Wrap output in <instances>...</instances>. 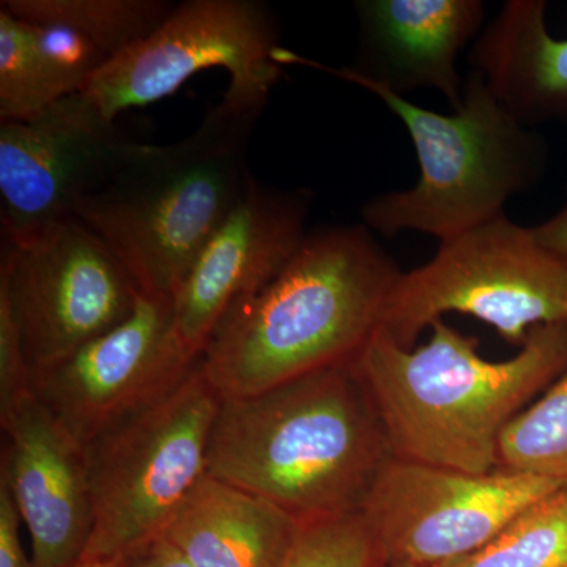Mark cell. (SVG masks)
Returning <instances> with one entry per match:
<instances>
[{"instance_id":"1","label":"cell","mask_w":567,"mask_h":567,"mask_svg":"<svg viewBox=\"0 0 567 567\" xmlns=\"http://www.w3.org/2000/svg\"><path fill=\"white\" fill-rule=\"evenodd\" d=\"M391 458L371 395L349 363L221 398L208 475L311 524L360 514Z\"/></svg>"},{"instance_id":"2","label":"cell","mask_w":567,"mask_h":567,"mask_svg":"<svg viewBox=\"0 0 567 567\" xmlns=\"http://www.w3.org/2000/svg\"><path fill=\"white\" fill-rule=\"evenodd\" d=\"M401 275L364 224L308 235L262 289L230 306L199 365L221 398L353 363L382 327Z\"/></svg>"},{"instance_id":"3","label":"cell","mask_w":567,"mask_h":567,"mask_svg":"<svg viewBox=\"0 0 567 567\" xmlns=\"http://www.w3.org/2000/svg\"><path fill=\"white\" fill-rule=\"evenodd\" d=\"M424 346L405 349L382 330L354 358L393 457L486 475L499 439L567 369V320L540 324L517 354L488 361L480 341L439 319Z\"/></svg>"},{"instance_id":"4","label":"cell","mask_w":567,"mask_h":567,"mask_svg":"<svg viewBox=\"0 0 567 567\" xmlns=\"http://www.w3.org/2000/svg\"><path fill=\"white\" fill-rule=\"evenodd\" d=\"M267 102L226 91L199 128L173 145H141L74 218L117 257L141 295L171 298L252 175L249 140Z\"/></svg>"},{"instance_id":"5","label":"cell","mask_w":567,"mask_h":567,"mask_svg":"<svg viewBox=\"0 0 567 567\" xmlns=\"http://www.w3.org/2000/svg\"><path fill=\"white\" fill-rule=\"evenodd\" d=\"M279 65H301L360 85L393 111L415 144L420 181L413 188L372 197L361 210L372 233L404 230L451 240L505 215L511 197L537 185L547 166V145L499 103L470 71L454 114L424 110L405 96L357 76L349 66H328L279 47Z\"/></svg>"},{"instance_id":"6","label":"cell","mask_w":567,"mask_h":567,"mask_svg":"<svg viewBox=\"0 0 567 567\" xmlns=\"http://www.w3.org/2000/svg\"><path fill=\"white\" fill-rule=\"evenodd\" d=\"M219 401L197 364L173 393L84 446L93 529L82 559L123 558L166 533L208 475Z\"/></svg>"},{"instance_id":"7","label":"cell","mask_w":567,"mask_h":567,"mask_svg":"<svg viewBox=\"0 0 567 567\" xmlns=\"http://www.w3.org/2000/svg\"><path fill=\"white\" fill-rule=\"evenodd\" d=\"M451 312L476 317L522 347L536 327L567 320V267L537 245L532 227L499 216L442 241L423 267L401 271L380 330L413 349Z\"/></svg>"},{"instance_id":"8","label":"cell","mask_w":567,"mask_h":567,"mask_svg":"<svg viewBox=\"0 0 567 567\" xmlns=\"http://www.w3.org/2000/svg\"><path fill=\"white\" fill-rule=\"evenodd\" d=\"M561 483L496 468L486 475L393 457L361 516L383 567H439L476 554Z\"/></svg>"},{"instance_id":"9","label":"cell","mask_w":567,"mask_h":567,"mask_svg":"<svg viewBox=\"0 0 567 567\" xmlns=\"http://www.w3.org/2000/svg\"><path fill=\"white\" fill-rule=\"evenodd\" d=\"M0 293L32 372L117 327L141 297L117 257L76 218L2 240Z\"/></svg>"},{"instance_id":"10","label":"cell","mask_w":567,"mask_h":567,"mask_svg":"<svg viewBox=\"0 0 567 567\" xmlns=\"http://www.w3.org/2000/svg\"><path fill=\"white\" fill-rule=\"evenodd\" d=\"M278 32L274 11L257 0H188L148 39L107 62L81 93L114 123L130 107L173 95L199 71L224 69L227 91L268 103L284 76L274 58Z\"/></svg>"},{"instance_id":"11","label":"cell","mask_w":567,"mask_h":567,"mask_svg":"<svg viewBox=\"0 0 567 567\" xmlns=\"http://www.w3.org/2000/svg\"><path fill=\"white\" fill-rule=\"evenodd\" d=\"M199 364L175 331L173 300L141 295L128 319L32 372V394L82 446L173 393Z\"/></svg>"},{"instance_id":"12","label":"cell","mask_w":567,"mask_h":567,"mask_svg":"<svg viewBox=\"0 0 567 567\" xmlns=\"http://www.w3.org/2000/svg\"><path fill=\"white\" fill-rule=\"evenodd\" d=\"M141 145L126 141L81 92L25 121L0 122L2 240L74 218Z\"/></svg>"},{"instance_id":"13","label":"cell","mask_w":567,"mask_h":567,"mask_svg":"<svg viewBox=\"0 0 567 567\" xmlns=\"http://www.w3.org/2000/svg\"><path fill=\"white\" fill-rule=\"evenodd\" d=\"M309 189L267 188L251 178L240 203L197 256L173 297L175 331L200 357L230 306L270 282L303 245Z\"/></svg>"},{"instance_id":"14","label":"cell","mask_w":567,"mask_h":567,"mask_svg":"<svg viewBox=\"0 0 567 567\" xmlns=\"http://www.w3.org/2000/svg\"><path fill=\"white\" fill-rule=\"evenodd\" d=\"M0 424V480L9 484L31 536L33 566L78 565L93 529L84 446L33 394Z\"/></svg>"},{"instance_id":"15","label":"cell","mask_w":567,"mask_h":567,"mask_svg":"<svg viewBox=\"0 0 567 567\" xmlns=\"http://www.w3.org/2000/svg\"><path fill=\"white\" fill-rule=\"evenodd\" d=\"M357 76L404 96L435 89L456 111L464 99L457 58L483 32L480 0H361Z\"/></svg>"},{"instance_id":"16","label":"cell","mask_w":567,"mask_h":567,"mask_svg":"<svg viewBox=\"0 0 567 567\" xmlns=\"http://www.w3.org/2000/svg\"><path fill=\"white\" fill-rule=\"evenodd\" d=\"M544 0H509L470 51V63L499 103L532 126L567 122V39H554Z\"/></svg>"},{"instance_id":"17","label":"cell","mask_w":567,"mask_h":567,"mask_svg":"<svg viewBox=\"0 0 567 567\" xmlns=\"http://www.w3.org/2000/svg\"><path fill=\"white\" fill-rule=\"evenodd\" d=\"M301 528L274 503L207 475L163 536L192 567H282Z\"/></svg>"},{"instance_id":"18","label":"cell","mask_w":567,"mask_h":567,"mask_svg":"<svg viewBox=\"0 0 567 567\" xmlns=\"http://www.w3.org/2000/svg\"><path fill=\"white\" fill-rule=\"evenodd\" d=\"M2 9L32 24H62L115 59L148 39L174 10L166 0H2Z\"/></svg>"},{"instance_id":"19","label":"cell","mask_w":567,"mask_h":567,"mask_svg":"<svg viewBox=\"0 0 567 567\" xmlns=\"http://www.w3.org/2000/svg\"><path fill=\"white\" fill-rule=\"evenodd\" d=\"M439 567H567V486L522 511L476 554Z\"/></svg>"},{"instance_id":"20","label":"cell","mask_w":567,"mask_h":567,"mask_svg":"<svg viewBox=\"0 0 567 567\" xmlns=\"http://www.w3.org/2000/svg\"><path fill=\"white\" fill-rule=\"evenodd\" d=\"M499 466L567 486V369L503 432Z\"/></svg>"},{"instance_id":"21","label":"cell","mask_w":567,"mask_h":567,"mask_svg":"<svg viewBox=\"0 0 567 567\" xmlns=\"http://www.w3.org/2000/svg\"><path fill=\"white\" fill-rule=\"evenodd\" d=\"M62 99L28 25L0 7V122L25 121Z\"/></svg>"},{"instance_id":"22","label":"cell","mask_w":567,"mask_h":567,"mask_svg":"<svg viewBox=\"0 0 567 567\" xmlns=\"http://www.w3.org/2000/svg\"><path fill=\"white\" fill-rule=\"evenodd\" d=\"M282 567H383L360 514L303 524Z\"/></svg>"},{"instance_id":"23","label":"cell","mask_w":567,"mask_h":567,"mask_svg":"<svg viewBox=\"0 0 567 567\" xmlns=\"http://www.w3.org/2000/svg\"><path fill=\"white\" fill-rule=\"evenodd\" d=\"M28 25L33 47L47 63L52 80L63 96L82 91L85 84L111 62L91 40L62 24Z\"/></svg>"},{"instance_id":"24","label":"cell","mask_w":567,"mask_h":567,"mask_svg":"<svg viewBox=\"0 0 567 567\" xmlns=\"http://www.w3.org/2000/svg\"><path fill=\"white\" fill-rule=\"evenodd\" d=\"M32 371L9 300L0 293V420L32 395Z\"/></svg>"},{"instance_id":"25","label":"cell","mask_w":567,"mask_h":567,"mask_svg":"<svg viewBox=\"0 0 567 567\" xmlns=\"http://www.w3.org/2000/svg\"><path fill=\"white\" fill-rule=\"evenodd\" d=\"M22 518L9 484L0 480V567H35L22 548Z\"/></svg>"},{"instance_id":"26","label":"cell","mask_w":567,"mask_h":567,"mask_svg":"<svg viewBox=\"0 0 567 567\" xmlns=\"http://www.w3.org/2000/svg\"><path fill=\"white\" fill-rule=\"evenodd\" d=\"M122 567H192L166 536L156 537L123 557Z\"/></svg>"},{"instance_id":"27","label":"cell","mask_w":567,"mask_h":567,"mask_svg":"<svg viewBox=\"0 0 567 567\" xmlns=\"http://www.w3.org/2000/svg\"><path fill=\"white\" fill-rule=\"evenodd\" d=\"M532 233L540 248L567 267V199L557 215L532 227Z\"/></svg>"},{"instance_id":"28","label":"cell","mask_w":567,"mask_h":567,"mask_svg":"<svg viewBox=\"0 0 567 567\" xmlns=\"http://www.w3.org/2000/svg\"><path fill=\"white\" fill-rule=\"evenodd\" d=\"M123 558L112 559H82L78 565L71 567H122Z\"/></svg>"}]
</instances>
